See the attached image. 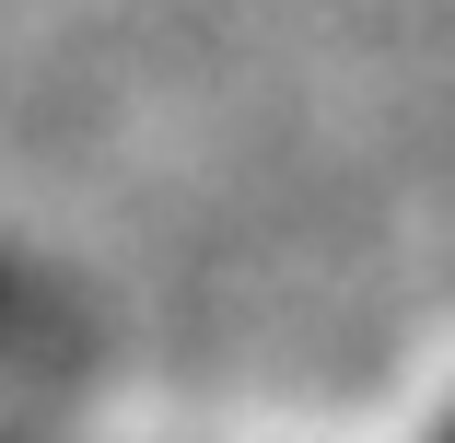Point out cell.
Returning <instances> with one entry per match:
<instances>
[{
    "mask_svg": "<svg viewBox=\"0 0 455 443\" xmlns=\"http://www.w3.org/2000/svg\"><path fill=\"white\" fill-rule=\"evenodd\" d=\"M432 443H455V420H443V431H432Z\"/></svg>",
    "mask_w": 455,
    "mask_h": 443,
    "instance_id": "obj_1",
    "label": "cell"
}]
</instances>
